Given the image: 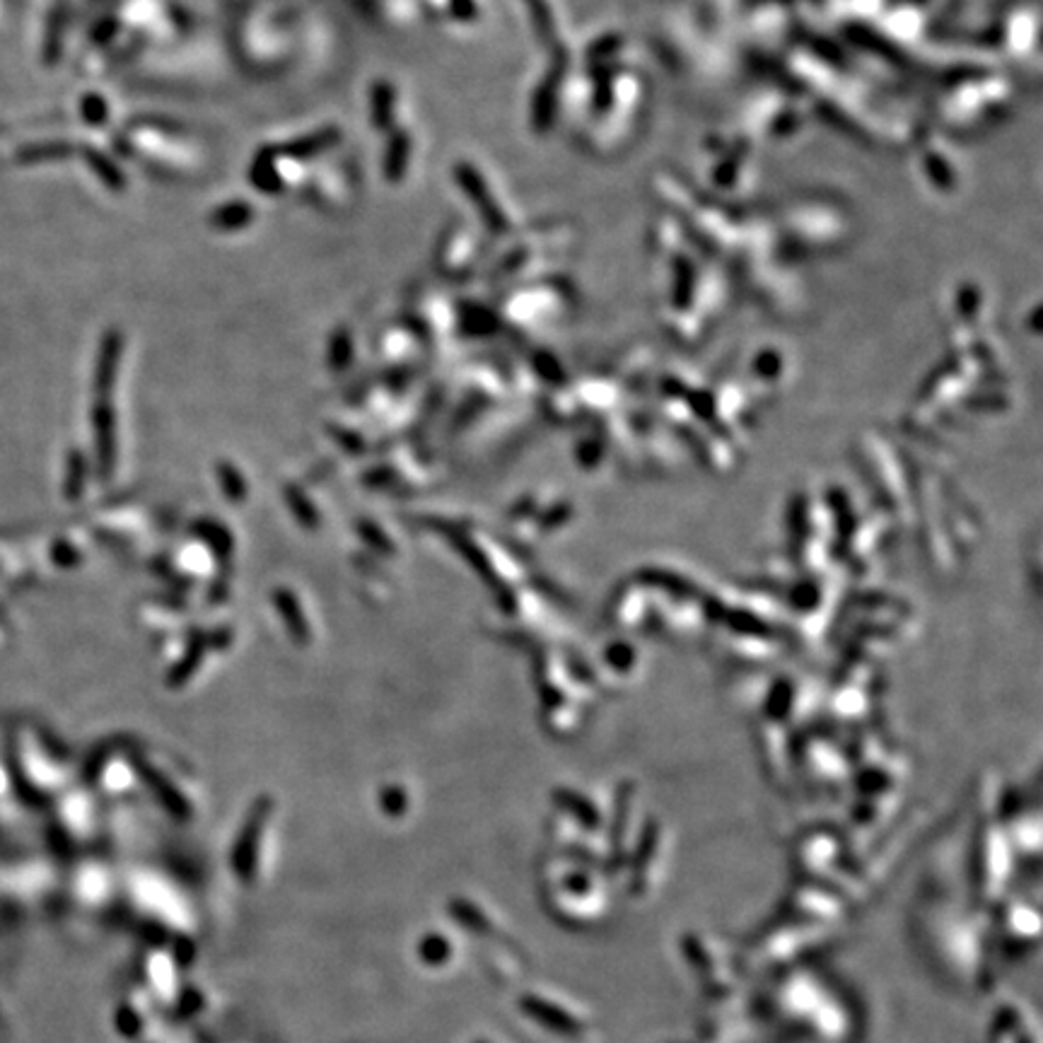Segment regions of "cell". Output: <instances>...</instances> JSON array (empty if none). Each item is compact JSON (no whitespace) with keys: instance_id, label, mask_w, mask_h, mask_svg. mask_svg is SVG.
<instances>
[{"instance_id":"6da1fadb","label":"cell","mask_w":1043,"mask_h":1043,"mask_svg":"<svg viewBox=\"0 0 1043 1043\" xmlns=\"http://www.w3.org/2000/svg\"><path fill=\"white\" fill-rule=\"evenodd\" d=\"M454 180H456V184H460V186L466 191L469 198L474 201V206L479 208L481 218L486 221V225L491 227V230H493V233L505 230V227H507L505 215L501 213L498 203L493 201L486 182L481 180L479 172L472 168V164H466V162L456 164V168H454Z\"/></svg>"},{"instance_id":"7a4b0ae2","label":"cell","mask_w":1043,"mask_h":1043,"mask_svg":"<svg viewBox=\"0 0 1043 1043\" xmlns=\"http://www.w3.org/2000/svg\"><path fill=\"white\" fill-rule=\"evenodd\" d=\"M409 158H411V138L409 133H397L391 138L387 155H385V180L399 182L406 168H409Z\"/></svg>"},{"instance_id":"3957f363","label":"cell","mask_w":1043,"mask_h":1043,"mask_svg":"<svg viewBox=\"0 0 1043 1043\" xmlns=\"http://www.w3.org/2000/svg\"><path fill=\"white\" fill-rule=\"evenodd\" d=\"M336 141H338V131L326 129L322 133L302 138V141L283 146V148L273 150V152H281V155H286V158H310V155H316V152L332 148Z\"/></svg>"},{"instance_id":"277c9868","label":"cell","mask_w":1043,"mask_h":1043,"mask_svg":"<svg viewBox=\"0 0 1043 1043\" xmlns=\"http://www.w3.org/2000/svg\"><path fill=\"white\" fill-rule=\"evenodd\" d=\"M394 107H397V93L389 83H377L373 90V126L385 131L394 121Z\"/></svg>"},{"instance_id":"5b68a950","label":"cell","mask_w":1043,"mask_h":1043,"mask_svg":"<svg viewBox=\"0 0 1043 1043\" xmlns=\"http://www.w3.org/2000/svg\"><path fill=\"white\" fill-rule=\"evenodd\" d=\"M254 218V211L245 203H227V206L218 208L213 215V223L218 227H225V230H237V227H245Z\"/></svg>"}]
</instances>
